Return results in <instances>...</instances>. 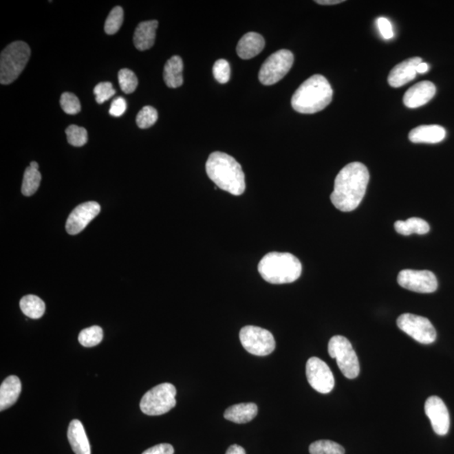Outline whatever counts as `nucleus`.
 I'll use <instances>...</instances> for the list:
<instances>
[{
    "label": "nucleus",
    "instance_id": "6e6552de",
    "mask_svg": "<svg viewBox=\"0 0 454 454\" xmlns=\"http://www.w3.org/2000/svg\"><path fill=\"white\" fill-rule=\"evenodd\" d=\"M293 53L285 49L268 56L261 67L259 78L263 85H272L279 82L289 73L294 64Z\"/></svg>",
    "mask_w": 454,
    "mask_h": 454
},
{
    "label": "nucleus",
    "instance_id": "9b49d317",
    "mask_svg": "<svg viewBox=\"0 0 454 454\" xmlns=\"http://www.w3.org/2000/svg\"><path fill=\"white\" fill-rule=\"evenodd\" d=\"M397 280L404 289L416 293H433L438 286L436 276L429 270H404L400 272Z\"/></svg>",
    "mask_w": 454,
    "mask_h": 454
},
{
    "label": "nucleus",
    "instance_id": "5701e85b",
    "mask_svg": "<svg viewBox=\"0 0 454 454\" xmlns=\"http://www.w3.org/2000/svg\"><path fill=\"white\" fill-rule=\"evenodd\" d=\"M184 63L180 56H173L168 60L164 66V79L166 86L176 89L182 86L183 78Z\"/></svg>",
    "mask_w": 454,
    "mask_h": 454
},
{
    "label": "nucleus",
    "instance_id": "1a4fd4ad",
    "mask_svg": "<svg viewBox=\"0 0 454 454\" xmlns=\"http://www.w3.org/2000/svg\"><path fill=\"white\" fill-rule=\"evenodd\" d=\"M239 338L245 350L255 356L270 355L275 349V340L272 333L255 325L242 327Z\"/></svg>",
    "mask_w": 454,
    "mask_h": 454
},
{
    "label": "nucleus",
    "instance_id": "2eb2a0df",
    "mask_svg": "<svg viewBox=\"0 0 454 454\" xmlns=\"http://www.w3.org/2000/svg\"><path fill=\"white\" fill-rule=\"evenodd\" d=\"M433 83L422 81L411 87L404 94L403 101L408 108L415 109L429 103L436 94Z\"/></svg>",
    "mask_w": 454,
    "mask_h": 454
},
{
    "label": "nucleus",
    "instance_id": "20e7f679",
    "mask_svg": "<svg viewBox=\"0 0 454 454\" xmlns=\"http://www.w3.org/2000/svg\"><path fill=\"white\" fill-rule=\"evenodd\" d=\"M257 270L265 281L272 285H283L301 277L302 265L291 253L272 252L261 259Z\"/></svg>",
    "mask_w": 454,
    "mask_h": 454
},
{
    "label": "nucleus",
    "instance_id": "c9c22d12",
    "mask_svg": "<svg viewBox=\"0 0 454 454\" xmlns=\"http://www.w3.org/2000/svg\"><path fill=\"white\" fill-rule=\"evenodd\" d=\"M127 111V101L122 97L116 98L112 101L109 114L114 117H120Z\"/></svg>",
    "mask_w": 454,
    "mask_h": 454
},
{
    "label": "nucleus",
    "instance_id": "2f4dec72",
    "mask_svg": "<svg viewBox=\"0 0 454 454\" xmlns=\"http://www.w3.org/2000/svg\"><path fill=\"white\" fill-rule=\"evenodd\" d=\"M158 114L153 106L147 105L143 107L136 116V124L139 128L147 129L153 127L157 122Z\"/></svg>",
    "mask_w": 454,
    "mask_h": 454
},
{
    "label": "nucleus",
    "instance_id": "aec40b11",
    "mask_svg": "<svg viewBox=\"0 0 454 454\" xmlns=\"http://www.w3.org/2000/svg\"><path fill=\"white\" fill-rule=\"evenodd\" d=\"M67 438L75 454H91L90 444L85 427L78 420H73L70 422Z\"/></svg>",
    "mask_w": 454,
    "mask_h": 454
},
{
    "label": "nucleus",
    "instance_id": "f257e3e1",
    "mask_svg": "<svg viewBox=\"0 0 454 454\" xmlns=\"http://www.w3.org/2000/svg\"><path fill=\"white\" fill-rule=\"evenodd\" d=\"M369 182L368 169L361 162H352L340 170L336 177L331 200L336 209L343 212L358 208L365 195Z\"/></svg>",
    "mask_w": 454,
    "mask_h": 454
},
{
    "label": "nucleus",
    "instance_id": "58836bf2",
    "mask_svg": "<svg viewBox=\"0 0 454 454\" xmlns=\"http://www.w3.org/2000/svg\"><path fill=\"white\" fill-rule=\"evenodd\" d=\"M226 454H246V451L242 446L234 444L227 449Z\"/></svg>",
    "mask_w": 454,
    "mask_h": 454
},
{
    "label": "nucleus",
    "instance_id": "7ed1b4c3",
    "mask_svg": "<svg viewBox=\"0 0 454 454\" xmlns=\"http://www.w3.org/2000/svg\"><path fill=\"white\" fill-rule=\"evenodd\" d=\"M333 90L327 79L316 74L309 78L295 91L291 105L295 111L315 114L323 111L331 103Z\"/></svg>",
    "mask_w": 454,
    "mask_h": 454
},
{
    "label": "nucleus",
    "instance_id": "c756f323",
    "mask_svg": "<svg viewBox=\"0 0 454 454\" xmlns=\"http://www.w3.org/2000/svg\"><path fill=\"white\" fill-rule=\"evenodd\" d=\"M68 143L74 147L85 146L88 142V132L85 128L71 125L66 130Z\"/></svg>",
    "mask_w": 454,
    "mask_h": 454
},
{
    "label": "nucleus",
    "instance_id": "f8f14e48",
    "mask_svg": "<svg viewBox=\"0 0 454 454\" xmlns=\"http://www.w3.org/2000/svg\"><path fill=\"white\" fill-rule=\"evenodd\" d=\"M306 377L317 392L330 393L335 386L334 376L329 366L321 359L313 357L306 363Z\"/></svg>",
    "mask_w": 454,
    "mask_h": 454
},
{
    "label": "nucleus",
    "instance_id": "bb28decb",
    "mask_svg": "<svg viewBox=\"0 0 454 454\" xmlns=\"http://www.w3.org/2000/svg\"><path fill=\"white\" fill-rule=\"evenodd\" d=\"M104 332L100 327L93 325V327L83 329L79 333L78 340L81 345L85 347L97 346L103 340Z\"/></svg>",
    "mask_w": 454,
    "mask_h": 454
},
{
    "label": "nucleus",
    "instance_id": "c85d7f7f",
    "mask_svg": "<svg viewBox=\"0 0 454 454\" xmlns=\"http://www.w3.org/2000/svg\"><path fill=\"white\" fill-rule=\"evenodd\" d=\"M124 21V11L120 6H116L109 12L105 24V32L108 35H114L121 28Z\"/></svg>",
    "mask_w": 454,
    "mask_h": 454
},
{
    "label": "nucleus",
    "instance_id": "473e14b6",
    "mask_svg": "<svg viewBox=\"0 0 454 454\" xmlns=\"http://www.w3.org/2000/svg\"><path fill=\"white\" fill-rule=\"evenodd\" d=\"M60 105L63 111L68 115H76L81 111L80 101L74 94L63 93L60 98Z\"/></svg>",
    "mask_w": 454,
    "mask_h": 454
},
{
    "label": "nucleus",
    "instance_id": "a19ab883",
    "mask_svg": "<svg viewBox=\"0 0 454 454\" xmlns=\"http://www.w3.org/2000/svg\"><path fill=\"white\" fill-rule=\"evenodd\" d=\"M429 64L426 63H421L418 66V68H416V72H418V74H425L427 71H429Z\"/></svg>",
    "mask_w": 454,
    "mask_h": 454
},
{
    "label": "nucleus",
    "instance_id": "ea45409f",
    "mask_svg": "<svg viewBox=\"0 0 454 454\" xmlns=\"http://www.w3.org/2000/svg\"><path fill=\"white\" fill-rule=\"evenodd\" d=\"M343 2H344L343 0H317V1H316V3H319V5L321 6L338 5V3Z\"/></svg>",
    "mask_w": 454,
    "mask_h": 454
},
{
    "label": "nucleus",
    "instance_id": "ddd939ff",
    "mask_svg": "<svg viewBox=\"0 0 454 454\" xmlns=\"http://www.w3.org/2000/svg\"><path fill=\"white\" fill-rule=\"evenodd\" d=\"M100 212V206L97 202H89L79 204L71 212L66 223L68 234L80 233L96 218Z\"/></svg>",
    "mask_w": 454,
    "mask_h": 454
},
{
    "label": "nucleus",
    "instance_id": "6ab92c4d",
    "mask_svg": "<svg viewBox=\"0 0 454 454\" xmlns=\"http://www.w3.org/2000/svg\"><path fill=\"white\" fill-rule=\"evenodd\" d=\"M158 28V21H143L136 28L133 41L136 49L146 51L153 47Z\"/></svg>",
    "mask_w": 454,
    "mask_h": 454
},
{
    "label": "nucleus",
    "instance_id": "e433bc0d",
    "mask_svg": "<svg viewBox=\"0 0 454 454\" xmlns=\"http://www.w3.org/2000/svg\"><path fill=\"white\" fill-rule=\"evenodd\" d=\"M377 25L381 36L386 40L391 39L393 32L391 21L385 17H380L377 20Z\"/></svg>",
    "mask_w": 454,
    "mask_h": 454
},
{
    "label": "nucleus",
    "instance_id": "39448f33",
    "mask_svg": "<svg viewBox=\"0 0 454 454\" xmlns=\"http://www.w3.org/2000/svg\"><path fill=\"white\" fill-rule=\"evenodd\" d=\"M30 58V48L24 41H14L0 56V83L10 85L17 80Z\"/></svg>",
    "mask_w": 454,
    "mask_h": 454
},
{
    "label": "nucleus",
    "instance_id": "cd10ccee",
    "mask_svg": "<svg viewBox=\"0 0 454 454\" xmlns=\"http://www.w3.org/2000/svg\"><path fill=\"white\" fill-rule=\"evenodd\" d=\"M310 454H345V449L336 442L320 440L313 442L309 448Z\"/></svg>",
    "mask_w": 454,
    "mask_h": 454
},
{
    "label": "nucleus",
    "instance_id": "0eeeda50",
    "mask_svg": "<svg viewBox=\"0 0 454 454\" xmlns=\"http://www.w3.org/2000/svg\"><path fill=\"white\" fill-rule=\"evenodd\" d=\"M328 354L336 363L343 376L347 378H355L360 372L358 358L353 346L343 336H332L328 343Z\"/></svg>",
    "mask_w": 454,
    "mask_h": 454
},
{
    "label": "nucleus",
    "instance_id": "a878e982",
    "mask_svg": "<svg viewBox=\"0 0 454 454\" xmlns=\"http://www.w3.org/2000/svg\"><path fill=\"white\" fill-rule=\"evenodd\" d=\"M41 180V175L36 169L30 168L29 166L25 169L24 177H23V183L21 192L25 196H32L39 188Z\"/></svg>",
    "mask_w": 454,
    "mask_h": 454
},
{
    "label": "nucleus",
    "instance_id": "393cba45",
    "mask_svg": "<svg viewBox=\"0 0 454 454\" xmlns=\"http://www.w3.org/2000/svg\"><path fill=\"white\" fill-rule=\"evenodd\" d=\"M20 307L26 316L32 319H39L44 315L45 305L36 295L29 294L23 297L20 301Z\"/></svg>",
    "mask_w": 454,
    "mask_h": 454
},
{
    "label": "nucleus",
    "instance_id": "7c9ffc66",
    "mask_svg": "<svg viewBox=\"0 0 454 454\" xmlns=\"http://www.w3.org/2000/svg\"><path fill=\"white\" fill-rule=\"evenodd\" d=\"M119 83L121 90L125 94H131L138 88V79L133 71L123 68L118 74Z\"/></svg>",
    "mask_w": 454,
    "mask_h": 454
},
{
    "label": "nucleus",
    "instance_id": "79ce46f5",
    "mask_svg": "<svg viewBox=\"0 0 454 454\" xmlns=\"http://www.w3.org/2000/svg\"><path fill=\"white\" fill-rule=\"evenodd\" d=\"M30 168L38 170L39 169V164L36 162H32L30 164Z\"/></svg>",
    "mask_w": 454,
    "mask_h": 454
},
{
    "label": "nucleus",
    "instance_id": "f03ea898",
    "mask_svg": "<svg viewBox=\"0 0 454 454\" xmlns=\"http://www.w3.org/2000/svg\"><path fill=\"white\" fill-rule=\"evenodd\" d=\"M208 177L222 191L233 195L244 194L246 189L245 174L241 166L230 155L215 151L206 162Z\"/></svg>",
    "mask_w": 454,
    "mask_h": 454
},
{
    "label": "nucleus",
    "instance_id": "9d476101",
    "mask_svg": "<svg viewBox=\"0 0 454 454\" xmlns=\"http://www.w3.org/2000/svg\"><path fill=\"white\" fill-rule=\"evenodd\" d=\"M397 325L401 331L420 343L431 344L437 338V332L433 325L426 317L402 314L397 319Z\"/></svg>",
    "mask_w": 454,
    "mask_h": 454
},
{
    "label": "nucleus",
    "instance_id": "412c9836",
    "mask_svg": "<svg viewBox=\"0 0 454 454\" xmlns=\"http://www.w3.org/2000/svg\"><path fill=\"white\" fill-rule=\"evenodd\" d=\"M21 388V382L17 376H10L3 381L0 386V411H5L17 402Z\"/></svg>",
    "mask_w": 454,
    "mask_h": 454
},
{
    "label": "nucleus",
    "instance_id": "4c0bfd02",
    "mask_svg": "<svg viewBox=\"0 0 454 454\" xmlns=\"http://www.w3.org/2000/svg\"><path fill=\"white\" fill-rule=\"evenodd\" d=\"M174 449L171 444H161L147 449L142 454H173Z\"/></svg>",
    "mask_w": 454,
    "mask_h": 454
},
{
    "label": "nucleus",
    "instance_id": "a211bd4d",
    "mask_svg": "<svg viewBox=\"0 0 454 454\" xmlns=\"http://www.w3.org/2000/svg\"><path fill=\"white\" fill-rule=\"evenodd\" d=\"M264 47L265 41L263 36L256 32H248L241 38L237 44V55L241 59H251L259 55Z\"/></svg>",
    "mask_w": 454,
    "mask_h": 454
},
{
    "label": "nucleus",
    "instance_id": "f704fd0d",
    "mask_svg": "<svg viewBox=\"0 0 454 454\" xmlns=\"http://www.w3.org/2000/svg\"><path fill=\"white\" fill-rule=\"evenodd\" d=\"M94 94H96V100L98 104H103L105 101L109 100L116 94V90L113 89L111 83H100L94 89Z\"/></svg>",
    "mask_w": 454,
    "mask_h": 454
},
{
    "label": "nucleus",
    "instance_id": "dca6fc26",
    "mask_svg": "<svg viewBox=\"0 0 454 454\" xmlns=\"http://www.w3.org/2000/svg\"><path fill=\"white\" fill-rule=\"evenodd\" d=\"M421 63H422V58L415 56V58H409L399 63L398 65L393 68L389 74V85L393 87V88H400V87L413 80L418 75L416 68Z\"/></svg>",
    "mask_w": 454,
    "mask_h": 454
},
{
    "label": "nucleus",
    "instance_id": "423d86ee",
    "mask_svg": "<svg viewBox=\"0 0 454 454\" xmlns=\"http://www.w3.org/2000/svg\"><path fill=\"white\" fill-rule=\"evenodd\" d=\"M175 386L162 383L155 386L143 396L140 408L147 415H161L176 406Z\"/></svg>",
    "mask_w": 454,
    "mask_h": 454
},
{
    "label": "nucleus",
    "instance_id": "72a5a7b5",
    "mask_svg": "<svg viewBox=\"0 0 454 454\" xmlns=\"http://www.w3.org/2000/svg\"><path fill=\"white\" fill-rule=\"evenodd\" d=\"M213 74L218 83L224 85L230 80V67L228 62L225 59H219L215 63L213 67Z\"/></svg>",
    "mask_w": 454,
    "mask_h": 454
},
{
    "label": "nucleus",
    "instance_id": "b1692460",
    "mask_svg": "<svg viewBox=\"0 0 454 454\" xmlns=\"http://www.w3.org/2000/svg\"><path fill=\"white\" fill-rule=\"evenodd\" d=\"M395 229L403 236H410L411 234H426L430 230V226L423 219L412 217L406 221H397L395 223Z\"/></svg>",
    "mask_w": 454,
    "mask_h": 454
},
{
    "label": "nucleus",
    "instance_id": "4be33fe9",
    "mask_svg": "<svg viewBox=\"0 0 454 454\" xmlns=\"http://www.w3.org/2000/svg\"><path fill=\"white\" fill-rule=\"evenodd\" d=\"M259 408L255 403H241L227 408L224 418L230 422L244 424L256 418Z\"/></svg>",
    "mask_w": 454,
    "mask_h": 454
},
{
    "label": "nucleus",
    "instance_id": "f3484780",
    "mask_svg": "<svg viewBox=\"0 0 454 454\" xmlns=\"http://www.w3.org/2000/svg\"><path fill=\"white\" fill-rule=\"evenodd\" d=\"M445 129L438 125H427L413 129L409 133V140L413 143H439L444 141Z\"/></svg>",
    "mask_w": 454,
    "mask_h": 454
},
{
    "label": "nucleus",
    "instance_id": "4468645a",
    "mask_svg": "<svg viewBox=\"0 0 454 454\" xmlns=\"http://www.w3.org/2000/svg\"><path fill=\"white\" fill-rule=\"evenodd\" d=\"M425 412L435 433L445 436L450 427V416L444 400L438 396L429 397L426 401Z\"/></svg>",
    "mask_w": 454,
    "mask_h": 454
}]
</instances>
